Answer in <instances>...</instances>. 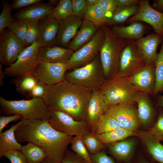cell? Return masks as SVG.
I'll return each mask as SVG.
<instances>
[{"instance_id":"obj_1","label":"cell","mask_w":163,"mask_h":163,"mask_svg":"<svg viewBox=\"0 0 163 163\" xmlns=\"http://www.w3.org/2000/svg\"><path fill=\"white\" fill-rule=\"evenodd\" d=\"M15 135L19 143L30 142L44 151L46 157L43 163H61L73 138L56 130L48 120H22Z\"/></svg>"},{"instance_id":"obj_2","label":"cell","mask_w":163,"mask_h":163,"mask_svg":"<svg viewBox=\"0 0 163 163\" xmlns=\"http://www.w3.org/2000/svg\"><path fill=\"white\" fill-rule=\"evenodd\" d=\"M92 91L65 79L57 84L46 85L43 99L51 110L62 111L80 121L85 120Z\"/></svg>"},{"instance_id":"obj_3","label":"cell","mask_w":163,"mask_h":163,"mask_svg":"<svg viewBox=\"0 0 163 163\" xmlns=\"http://www.w3.org/2000/svg\"><path fill=\"white\" fill-rule=\"evenodd\" d=\"M0 112L7 115L19 114L22 116L21 120H48L51 110L41 98L27 100H9L0 97Z\"/></svg>"},{"instance_id":"obj_4","label":"cell","mask_w":163,"mask_h":163,"mask_svg":"<svg viewBox=\"0 0 163 163\" xmlns=\"http://www.w3.org/2000/svg\"><path fill=\"white\" fill-rule=\"evenodd\" d=\"M101 27L104 31L105 38L99 54L105 78L107 79L117 75L120 53L128 40L117 36L107 26L104 25Z\"/></svg>"},{"instance_id":"obj_5","label":"cell","mask_w":163,"mask_h":163,"mask_svg":"<svg viewBox=\"0 0 163 163\" xmlns=\"http://www.w3.org/2000/svg\"><path fill=\"white\" fill-rule=\"evenodd\" d=\"M99 90L108 106L134 104L143 93L137 90L127 79L120 78L117 75L106 79Z\"/></svg>"},{"instance_id":"obj_6","label":"cell","mask_w":163,"mask_h":163,"mask_svg":"<svg viewBox=\"0 0 163 163\" xmlns=\"http://www.w3.org/2000/svg\"><path fill=\"white\" fill-rule=\"evenodd\" d=\"M65 79L92 91L99 89L106 80L99 54L88 64L66 73Z\"/></svg>"},{"instance_id":"obj_7","label":"cell","mask_w":163,"mask_h":163,"mask_svg":"<svg viewBox=\"0 0 163 163\" xmlns=\"http://www.w3.org/2000/svg\"><path fill=\"white\" fill-rule=\"evenodd\" d=\"M41 47L37 42L26 47L15 62L5 69V75L15 78L33 75L38 63V55Z\"/></svg>"},{"instance_id":"obj_8","label":"cell","mask_w":163,"mask_h":163,"mask_svg":"<svg viewBox=\"0 0 163 163\" xmlns=\"http://www.w3.org/2000/svg\"><path fill=\"white\" fill-rule=\"evenodd\" d=\"M137 48L136 40H128L122 50L117 75L127 78L136 74L146 65Z\"/></svg>"},{"instance_id":"obj_9","label":"cell","mask_w":163,"mask_h":163,"mask_svg":"<svg viewBox=\"0 0 163 163\" xmlns=\"http://www.w3.org/2000/svg\"><path fill=\"white\" fill-rule=\"evenodd\" d=\"M105 38L104 31L101 26L89 42L74 51L66 63L68 70L84 66L93 61L98 54Z\"/></svg>"},{"instance_id":"obj_10","label":"cell","mask_w":163,"mask_h":163,"mask_svg":"<svg viewBox=\"0 0 163 163\" xmlns=\"http://www.w3.org/2000/svg\"><path fill=\"white\" fill-rule=\"evenodd\" d=\"M48 120L50 126L56 130L72 136H83L88 133L89 125L85 120L77 121L62 111L51 110Z\"/></svg>"},{"instance_id":"obj_11","label":"cell","mask_w":163,"mask_h":163,"mask_svg":"<svg viewBox=\"0 0 163 163\" xmlns=\"http://www.w3.org/2000/svg\"><path fill=\"white\" fill-rule=\"evenodd\" d=\"M104 113L115 119L122 128L135 132L139 127L137 108L133 104L109 106Z\"/></svg>"},{"instance_id":"obj_12","label":"cell","mask_w":163,"mask_h":163,"mask_svg":"<svg viewBox=\"0 0 163 163\" xmlns=\"http://www.w3.org/2000/svg\"><path fill=\"white\" fill-rule=\"evenodd\" d=\"M0 34V62L2 65L9 66L15 62L26 46L8 29Z\"/></svg>"},{"instance_id":"obj_13","label":"cell","mask_w":163,"mask_h":163,"mask_svg":"<svg viewBox=\"0 0 163 163\" xmlns=\"http://www.w3.org/2000/svg\"><path fill=\"white\" fill-rule=\"evenodd\" d=\"M67 70L66 63L38 62L33 75L38 81L53 85L65 79Z\"/></svg>"},{"instance_id":"obj_14","label":"cell","mask_w":163,"mask_h":163,"mask_svg":"<svg viewBox=\"0 0 163 163\" xmlns=\"http://www.w3.org/2000/svg\"><path fill=\"white\" fill-rule=\"evenodd\" d=\"M139 9L137 13L126 21L128 24L142 21L153 27L155 32L163 36V13L152 8L148 0H140Z\"/></svg>"},{"instance_id":"obj_15","label":"cell","mask_w":163,"mask_h":163,"mask_svg":"<svg viewBox=\"0 0 163 163\" xmlns=\"http://www.w3.org/2000/svg\"><path fill=\"white\" fill-rule=\"evenodd\" d=\"M126 79L139 91L153 95L155 82V64H146Z\"/></svg>"},{"instance_id":"obj_16","label":"cell","mask_w":163,"mask_h":163,"mask_svg":"<svg viewBox=\"0 0 163 163\" xmlns=\"http://www.w3.org/2000/svg\"><path fill=\"white\" fill-rule=\"evenodd\" d=\"M59 24V21L50 15L39 20V32L37 42L41 46H56Z\"/></svg>"},{"instance_id":"obj_17","label":"cell","mask_w":163,"mask_h":163,"mask_svg":"<svg viewBox=\"0 0 163 163\" xmlns=\"http://www.w3.org/2000/svg\"><path fill=\"white\" fill-rule=\"evenodd\" d=\"M82 21L75 15L59 22L57 44L65 48L68 46L76 34Z\"/></svg>"},{"instance_id":"obj_18","label":"cell","mask_w":163,"mask_h":163,"mask_svg":"<svg viewBox=\"0 0 163 163\" xmlns=\"http://www.w3.org/2000/svg\"><path fill=\"white\" fill-rule=\"evenodd\" d=\"M162 36L155 33L136 40V46L147 64H155L157 49L162 41Z\"/></svg>"},{"instance_id":"obj_19","label":"cell","mask_w":163,"mask_h":163,"mask_svg":"<svg viewBox=\"0 0 163 163\" xmlns=\"http://www.w3.org/2000/svg\"><path fill=\"white\" fill-rule=\"evenodd\" d=\"M108 106L99 89L93 90L87 106L85 120L94 132L97 123Z\"/></svg>"},{"instance_id":"obj_20","label":"cell","mask_w":163,"mask_h":163,"mask_svg":"<svg viewBox=\"0 0 163 163\" xmlns=\"http://www.w3.org/2000/svg\"><path fill=\"white\" fill-rule=\"evenodd\" d=\"M54 8L48 3L39 2L18 11L14 17L17 20L26 22L39 21L50 15Z\"/></svg>"},{"instance_id":"obj_21","label":"cell","mask_w":163,"mask_h":163,"mask_svg":"<svg viewBox=\"0 0 163 163\" xmlns=\"http://www.w3.org/2000/svg\"><path fill=\"white\" fill-rule=\"evenodd\" d=\"M74 52L72 50L59 46H41L38 55V62L66 63Z\"/></svg>"},{"instance_id":"obj_22","label":"cell","mask_w":163,"mask_h":163,"mask_svg":"<svg viewBox=\"0 0 163 163\" xmlns=\"http://www.w3.org/2000/svg\"><path fill=\"white\" fill-rule=\"evenodd\" d=\"M145 145L153 163H163V145L149 132L138 129L135 131Z\"/></svg>"},{"instance_id":"obj_23","label":"cell","mask_w":163,"mask_h":163,"mask_svg":"<svg viewBox=\"0 0 163 163\" xmlns=\"http://www.w3.org/2000/svg\"><path fill=\"white\" fill-rule=\"evenodd\" d=\"M100 27L91 21L84 20L68 48L75 51L82 47L92 39Z\"/></svg>"},{"instance_id":"obj_24","label":"cell","mask_w":163,"mask_h":163,"mask_svg":"<svg viewBox=\"0 0 163 163\" xmlns=\"http://www.w3.org/2000/svg\"><path fill=\"white\" fill-rule=\"evenodd\" d=\"M135 145L134 140L129 139L109 144L108 147L111 153L117 160L125 163H129Z\"/></svg>"},{"instance_id":"obj_25","label":"cell","mask_w":163,"mask_h":163,"mask_svg":"<svg viewBox=\"0 0 163 163\" xmlns=\"http://www.w3.org/2000/svg\"><path fill=\"white\" fill-rule=\"evenodd\" d=\"M112 31L117 37L127 40H136L142 37L146 31L145 25L139 21L126 26H111Z\"/></svg>"},{"instance_id":"obj_26","label":"cell","mask_w":163,"mask_h":163,"mask_svg":"<svg viewBox=\"0 0 163 163\" xmlns=\"http://www.w3.org/2000/svg\"><path fill=\"white\" fill-rule=\"evenodd\" d=\"M149 95L143 93L136 101L140 123L144 126L151 122L154 115V109Z\"/></svg>"},{"instance_id":"obj_27","label":"cell","mask_w":163,"mask_h":163,"mask_svg":"<svg viewBox=\"0 0 163 163\" xmlns=\"http://www.w3.org/2000/svg\"><path fill=\"white\" fill-rule=\"evenodd\" d=\"M22 122V120H21L16 124L13 125L8 129L0 133V157H2L3 153L6 151L21 150L22 146L16 139L15 132Z\"/></svg>"},{"instance_id":"obj_28","label":"cell","mask_w":163,"mask_h":163,"mask_svg":"<svg viewBox=\"0 0 163 163\" xmlns=\"http://www.w3.org/2000/svg\"><path fill=\"white\" fill-rule=\"evenodd\" d=\"M139 9V5H132L117 8L113 14L107 18L106 25L113 26L123 23L136 14Z\"/></svg>"},{"instance_id":"obj_29","label":"cell","mask_w":163,"mask_h":163,"mask_svg":"<svg viewBox=\"0 0 163 163\" xmlns=\"http://www.w3.org/2000/svg\"><path fill=\"white\" fill-rule=\"evenodd\" d=\"M20 151L28 163H43L46 157L45 153L41 148L30 142L22 146Z\"/></svg>"},{"instance_id":"obj_30","label":"cell","mask_w":163,"mask_h":163,"mask_svg":"<svg viewBox=\"0 0 163 163\" xmlns=\"http://www.w3.org/2000/svg\"><path fill=\"white\" fill-rule=\"evenodd\" d=\"M133 135H135L134 132L122 128L95 135L102 143L108 144L123 140Z\"/></svg>"},{"instance_id":"obj_31","label":"cell","mask_w":163,"mask_h":163,"mask_svg":"<svg viewBox=\"0 0 163 163\" xmlns=\"http://www.w3.org/2000/svg\"><path fill=\"white\" fill-rule=\"evenodd\" d=\"M122 128L116 120L111 116L104 113L97 123L94 130L97 135Z\"/></svg>"},{"instance_id":"obj_32","label":"cell","mask_w":163,"mask_h":163,"mask_svg":"<svg viewBox=\"0 0 163 163\" xmlns=\"http://www.w3.org/2000/svg\"><path fill=\"white\" fill-rule=\"evenodd\" d=\"M155 85L153 95L163 91V42L155 63Z\"/></svg>"},{"instance_id":"obj_33","label":"cell","mask_w":163,"mask_h":163,"mask_svg":"<svg viewBox=\"0 0 163 163\" xmlns=\"http://www.w3.org/2000/svg\"><path fill=\"white\" fill-rule=\"evenodd\" d=\"M71 0H60L50 15L60 21L74 15Z\"/></svg>"},{"instance_id":"obj_34","label":"cell","mask_w":163,"mask_h":163,"mask_svg":"<svg viewBox=\"0 0 163 163\" xmlns=\"http://www.w3.org/2000/svg\"><path fill=\"white\" fill-rule=\"evenodd\" d=\"M84 20L91 21L99 27L106 25L107 18L98 4L87 8Z\"/></svg>"},{"instance_id":"obj_35","label":"cell","mask_w":163,"mask_h":163,"mask_svg":"<svg viewBox=\"0 0 163 163\" xmlns=\"http://www.w3.org/2000/svg\"><path fill=\"white\" fill-rule=\"evenodd\" d=\"M15 79L14 82L16 90L19 93L26 95L35 86L38 82L33 75Z\"/></svg>"},{"instance_id":"obj_36","label":"cell","mask_w":163,"mask_h":163,"mask_svg":"<svg viewBox=\"0 0 163 163\" xmlns=\"http://www.w3.org/2000/svg\"><path fill=\"white\" fill-rule=\"evenodd\" d=\"M72 150L87 163H92L90 155L83 142L82 136H75L71 142Z\"/></svg>"},{"instance_id":"obj_37","label":"cell","mask_w":163,"mask_h":163,"mask_svg":"<svg viewBox=\"0 0 163 163\" xmlns=\"http://www.w3.org/2000/svg\"><path fill=\"white\" fill-rule=\"evenodd\" d=\"M39 20H35L27 22L25 39L26 47L37 42L39 32Z\"/></svg>"},{"instance_id":"obj_38","label":"cell","mask_w":163,"mask_h":163,"mask_svg":"<svg viewBox=\"0 0 163 163\" xmlns=\"http://www.w3.org/2000/svg\"><path fill=\"white\" fill-rule=\"evenodd\" d=\"M83 142L89 152L91 154L96 153L103 147V144L94 134L88 133L82 136Z\"/></svg>"},{"instance_id":"obj_39","label":"cell","mask_w":163,"mask_h":163,"mask_svg":"<svg viewBox=\"0 0 163 163\" xmlns=\"http://www.w3.org/2000/svg\"><path fill=\"white\" fill-rule=\"evenodd\" d=\"M2 10L0 15V33L15 21L11 15V4L7 2H2Z\"/></svg>"},{"instance_id":"obj_40","label":"cell","mask_w":163,"mask_h":163,"mask_svg":"<svg viewBox=\"0 0 163 163\" xmlns=\"http://www.w3.org/2000/svg\"><path fill=\"white\" fill-rule=\"evenodd\" d=\"M13 34L26 46L25 39L27 28V22L15 20L8 27Z\"/></svg>"},{"instance_id":"obj_41","label":"cell","mask_w":163,"mask_h":163,"mask_svg":"<svg viewBox=\"0 0 163 163\" xmlns=\"http://www.w3.org/2000/svg\"><path fill=\"white\" fill-rule=\"evenodd\" d=\"M158 108L156 122L149 132L157 140L163 142V109Z\"/></svg>"},{"instance_id":"obj_42","label":"cell","mask_w":163,"mask_h":163,"mask_svg":"<svg viewBox=\"0 0 163 163\" xmlns=\"http://www.w3.org/2000/svg\"><path fill=\"white\" fill-rule=\"evenodd\" d=\"M98 4L108 18L110 17L116 10L117 0H99Z\"/></svg>"},{"instance_id":"obj_43","label":"cell","mask_w":163,"mask_h":163,"mask_svg":"<svg viewBox=\"0 0 163 163\" xmlns=\"http://www.w3.org/2000/svg\"><path fill=\"white\" fill-rule=\"evenodd\" d=\"M2 156L8 158L11 163H28L20 151L12 150L6 151L3 153Z\"/></svg>"},{"instance_id":"obj_44","label":"cell","mask_w":163,"mask_h":163,"mask_svg":"<svg viewBox=\"0 0 163 163\" xmlns=\"http://www.w3.org/2000/svg\"><path fill=\"white\" fill-rule=\"evenodd\" d=\"M46 85L38 81L35 86L26 95L27 98L43 99L46 92Z\"/></svg>"},{"instance_id":"obj_45","label":"cell","mask_w":163,"mask_h":163,"mask_svg":"<svg viewBox=\"0 0 163 163\" xmlns=\"http://www.w3.org/2000/svg\"><path fill=\"white\" fill-rule=\"evenodd\" d=\"M74 15L81 18L84 17L87 10L85 0H72Z\"/></svg>"},{"instance_id":"obj_46","label":"cell","mask_w":163,"mask_h":163,"mask_svg":"<svg viewBox=\"0 0 163 163\" xmlns=\"http://www.w3.org/2000/svg\"><path fill=\"white\" fill-rule=\"evenodd\" d=\"M90 155L92 163H115L111 157L103 151Z\"/></svg>"},{"instance_id":"obj_47","label":"cell","mask_w":163,"mask_h":163,"mask_svg":"<svg viewBox=\"0 0 163 163\" xmlns=\"http://www.w3.org/2000/svg\"><path fill=\"white\" fill-rule=\"evenodd\" d=\"M42 0H13L11 6L12 9H17L27 8L32 5L40 2Z\"/></svg>"},{"instance_id":"obj_48","label":"cell","mask_w":163,"mask_h":163,"mask_svg":"<svg viewBox=\"0 0 163 163\" xmlns=\"http://www.w3.org/2000/svg\"><path fill=\"white\" fill-rule=\"evenodd\" d=\"M22 116L19 114L0 116V133L2 132L3 129L9 123L22 119Z\"/></svg>"},{"instance_id":"obj_49","label":"cell","mask_w":163,"mask_h":163,"mask_svg":"<svg viewBox=\"0 0 163 163\" xmlns=\"http://www.w3.org/2000/svg\"><path fill=\"white\" fill-rule=\"evenodd\" d=\"M61 163H87L80 157L74 155L69 152L65 153Z\"/></svg>"},{"instance_id":"obj_50","label":"cell","mask_w":163,"mask_h":163,"mask_svg":"<svg viewBox=\"0 0 163 163\" xmlns=\"http://www.w3.org/2000/svg\"><path fill=\"white\" fill-rule=\"evenodd\" d=\"M139 0H117V8L132 5H139Z\"/></svg>"},{"instance_id":"obj_51","label":"cell","mask_w":163,"mask_h":163,"mask_svg":"<svg viewBox=\"0 0 163 163\" xmlns=\"http://www.w3.org/2000/svg\"><path fill=\"white\" fill-rule=\"evenodd\" d=\"M153 7L158 10L163 11V0L154 1Z\"/></svg>"},{"instance_id":"obj_52","label":"cell","mask_w":163,"mask_h":163,"mask_svg":"<svg viewBox=\"0 0 163 163\" xmlns=\"http://www.w3.org/2000/svg\"><path fill=\"white\" fill-rule=\"evenodd\" d=\"M99 0H85L87 8L91 7L98 4Z\"/></svg>"},{"instance_id":"obj_53","label":"cell","mask_w":163,"mask_h":163,"mask_svg":"<svg viewBox=\"0 0 163 163\" xmlns=\"http://www.w3.org/2000/svg\"><path fill=\"white\" fill-rule=\"evenodd\" d=\"M2 65L1 64L0 65V85L1 86L3 85V80L5 75L4 71L2 70Z\"/></svg>"},{"instance_id":"obj_54","label":"cell","mask_w":163,"mask_h":163,"mask_svg":"<svg viewBox=\"0 0 163 163\" xmlns=\"http://www.w3.org/2000/svg\"><path fill=\"white\" fill-rule=\"evenodd\" d=\"M156 106L163 109V95L158 97L157 100Z\"/></svg>"},{"instance_id":"obj_55","label":"cell","mask_w":163,"mask_h":163,"mask_svg":"<svg viewBox=\"0 0 163 163\" xmlns=\"http://www.w3.org/2000/svg\"><path fill=\"white\" fill-rule=\"evenodd\" d=\"M135 163H153L149 162L147 159L143 156L139 158Z\"/></svg>"},{"instance_id":"obj_56","label":"cell","mask_w":163,"mask_h":163,"mask_svg":"<svg viewBox=\"0 0 163 163\" xmlns=\"http://www.w3.org/2000/svg\"><path fill=\"white\" fill-rule=\"evenodd\" d=\"M59 1L58 0H50L47 3L51 6L54 7L53 6L54 5H57L58 4Z\"/></svg>"}]
</instances>
